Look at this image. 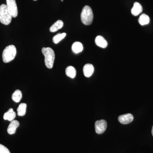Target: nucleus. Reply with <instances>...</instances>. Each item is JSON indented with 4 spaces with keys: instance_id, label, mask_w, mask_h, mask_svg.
I'll return each instance as SVG.
<instances>
[{
    "instance_id": "1",
    "label": "nucleus",
    "mask_w": 153,
    "mask_h": 153,
    "mask_svg": "<svg viewBox=\"0 0 153 153\" xmlns=\"http://www.w3.org/2000/svg\"><path fill=\"white\" fill-rule=\"evenodd\" d=\"M42 52L45 57V63L46 66L49 68L53 67L55 59V54L53 49L50 47H43Z\"/></svg>"
},
{
    "instance_id": "2",
    "label": "nucleus",
    "mask_w": 153,
    "mask_h": 153,
    "mask_svg": "<svg viewBox=\"0 0 153 153\" xmlns=\"http://www.w3.org/2000/svg\"><path fill=\"white\" fill-rule=\"evenodd\" d=\"M94 15L92 9L88 6L83 7L81 13V20L82 24L90 25L93 22Z\"/></svg>"
},
{
    "instance_id": "3",
    "label": "nucleus",
    "mask_w": 153,
    "mask_h": 153,
    "mask_svg": "<svg viewBox=\"0 0 153 153\" xmlns=\"http://www.w3.org/2000/svg\"><path fill=\"white\" fill-rule=\"evenodd\" d=\"M17 51L14 45H11L6 47L3 52L2 59L4 63H8L12 61L16 55Z\"/></svg>"
},
{
    "instance_id": "4",
    "label": "nucleus",
    "mask_w": 153,
    "mask_h": 153,
    "mask_svg": "<svg viewBox=\"0 0 153 153\" xmlns=\"http://www.w3.org/2000/svg\"><path fill=\"white\" fill-rule=\"evenodd\" d=\"M12 16L4 4L0 6V22L5 25H9L12 21Z\"/></svg>"
},
{
    "instance_id": "5",
    "label": "nucleus",
    "mask_w": 153,
    "mask_h": 153,
    "mask_svg": "<svg viewBox=\"0 0 153 153\" xmlns=\"http://www.w3.org/2000/svg\"><path fill=\"white\" fill-rule=\"evenodd\" d=\"M7 7L12 17L16 18L18 16V8L16 0H6Z\"/></svg>"
},
{
    "instance_id": "6",
    "label": "nucleus",
    "mask_w": 153,
    "mask_h": 153,
    "mask_svg": "<svg viewBox=\"0 0 153 153\" xmlns=\"http://www.w3.org/2000/svg\"><path fill=\"white\" fill-rule=\"evenodd\" d=\"M107 126V123L104 120L96 121L95 123L96 132L99 134L103 133L106 130Z\"/></svg>"
},
{
    "instance_id": "7",
    "label": "nucleus",
    "mask_w": 153,
    "mask_h": 153,
    "mask_svg": "<svg viewBox=\"0 0 153 153\" xmlns=\"http://www.w3.org/2000/svg\"><path fill=\"white\" fill-rule=\"evenodd\" d=\"M134 120V116L130 113L121 115L118 117V121L120 123L123 125L128 124L131 123Z\"/></svg>"
},
{
    "instance_id": "8",
    "label": "nucleus",
    "mask_w": 153,
    "mask_h": 153,
    "mask_svg": "<svg viewBox=\"0 0 153 153\" xmlns=\"http://www.w3.org/2000/svg\"><path fill=\"white\" fill-rule=\"evenodd\" d=\"M83 72L84 76L87 77H90L94 72V67L92 64H85L83 67Z\"/></svg>"
},
{
    "instance_id": "9",
    "label": "nucleus",
    "mask_w": 153,
    "mask_h": 153,
    "mask_svg": "<svg viewBox=\"0 0 153 153\" xmlns=\"http://www.w3.org/2000/svg\"><path fill=\"white\" fill-rule=\"evenodd\" d=\"M19 125H20V123L18 121L16 120L12 121L8 127V133L10 134H15L17 128L19 126Z\"/></svg>"
},
{
    "instance_id": "10",
    "label": "nucleus",
    "mask_w": 153,
    "mask_h": 153,
    "mask_svg": "<svg viewBox=\"0 0 153 153\" xmlns=\"http://www.w3.org/2000/svg\"><path fill=\"white\" fill-rule=\"evenodd\" d=\"M143 7L139 3L136 2L134 3L133 7L131 9V13L132 15L135 16H138L142 12Z\"/></svg>"
},
{
    "instance_id": "11",
    "label": "nucleus",
    "mask_w": 153,
    "mask_h": 153,
    "mask_svg": "<svg viewBox=\"0 0 153 153\" xmlns=\"http://www.w3.org/2000/svg\"><path fill=\"white\" fill-rule=\"evenodd\" d=\"M95 43L97 46L102 48H106L108 46V43L106 40L100 36H97L95 39Z\"/></svg>"
},
{
    "instance_id": "12",
    "label": "nucleus",
    "mask_w": 153,
    "mask_h": 153,
    "mask_svg": "<svg viewBox=\"0 0 153 153\" xmlns=\"http://www.w3.org/2000/svg\"><path fill=\"white\" fill-rule=\"evenodd\" d=\"M16 117V113L13 108H10L9 110L4 114V119L5 120H8L10 121L13 120Z\"/></svg>"
},
{
    "instance_id": "13",
    "label": "nucleus",
    "mask_w": 153,
    "mask_h": 153,
    "mask_svg": "<svg viewBox=\"0 0 153 153\" xmlns=\"http://www.w3.org/2000/svg\"><path fill=\"white\" fill-rule=\"evenodd\" d=\"M63 26V22L61 20H58L55 22L53 25L50 27L49 30L52 33H54L57 30L61 29Z\"/></svg>"
},
{
    "instance_id": "14",
    "label": "nucleus",
    "mask_w": 153,
    "mask_h": 153,
    "mask_svg": "<svg viewBox=\"0 0 153 153\" xmlns=\"http://www.w3.org/2000/svg\"><path fill=\"white\" fill-rule=\"evenodd\" d=\"M83 49V46H82V43L79 42H77V41L73 43L72 47H71V49H72V51L75 54H77V53L82 52Z\"/></svg>"
},
{
    "instance_id": "15",
    "label": "nucleus",
    "mask_w": 153,
    "mask_h": 153,
    "mask_svg": "<svg viewBox=\"0 0 153 153\" xmlns=\"http://www.w3.org/2000/svg\"><path fill=\"white\" fill-rule=\"evenodd\" d=\"M150 21L149 17L145 14H142L138 19L139 23L142 26L148 25Z\"/></svg>"
},
{
    "instance_id": "16",
    "label": "nucleus",
    "mask_w": 153,
    "mask_h": 153,
    "mask_svg": "<svg viewBox=\"0 0 153 153\" xmlns=\"http://www.w3.org/2000/svg\"><path fill=\"white\" fill-rule=\"evenodd\" d=\"M66 74L68 77H70V78H74L76 76V69L73 66H68L66 69Z\"/></svg>"
},
{
    "instance_id": "17",
    "label": "nucleus",
    "mask_w": 153,
    "mask_h": 153,
    "mask_svg": "<svg viewBox=\"0 0 153 153\" xmlns=\"http://www.w3.org/2000/svg\"><path fill=\"white\" fill-rule=\"evenodd\" d=\"M27 107V104L25 103H22L19 105V107L17 108L18 115L19 116H23L25 115L26 114Z\"/></svg>"
},
{
    "instance_id": "18",
    "label": "nucleus",
    "mask_w": 153,
    "mask_h": 153,
    "mask_svg": "<svg viewBox=\"0 0 153 153\" xmlns=\"http://www.w3.org/2000/svg\"><path fill=\"white\" fill-rule=\"evenodd\" d=\"M22 91L19 90H16L12 95V99L15 102H19L22 98Z\"/></svg>"
},
{
    "instance_id": "19",
    "label": "nucleus",
    "mask_w": 153,
    "mask_h": 153,
    "mask_svg": "<svg viewBox=\"0 0 153 153\" xmlns=\"http://www.w3.org/2000/svg\"><path fill=\"white\" fill-rule=\"evenodd\" d=\"M66 33H58L53 38V43L57 44L66 37Z\"/></svg>"
},
{
    "instance_id": "20",
    "label": "nucleus",
    "mask_w": 153,
    "mask_h": 153,
    "mask_svg": "<svg viewBox=\"0 0 153 153\" xmlns=\"http://www.w3.org/2000/svg\"><path fill=\"white\" fill-rule=\"evenodd\" d=\"M0 153H10L8 149L0 144Z\"/></svg>"
},
{
    "instance_id": "21",
    "label": "nucleus",
    "mask_w": 153,
    "mask_h": 153,
    "mask_svg": "<svg viewBox=\"0 0 153 153\" xmlns=\"http://www.w3.org/2000/svg\"><path fill=\"white\" fill-rule=\"evenodd\" d=\"M152 136L153 137V126L152 127Z\"/></svg>"
},
{
    "instance_id": "22",
    "label": "nucleus",
    "mask_w": 153,
    "mask_h": 153,
    "mask_svg": "<svg viewBox=\"0 0 153 153\" xmlns=\"http://www.w3.org/2000/svg\"><path fill=\"white\" fill-rule=\"evenodd\" d=\"M61 1H63V0H61Z\"/></svg>"
},
{
    "instance_id": "23",
    "label": "nucleus",
    "mask_w": 153,
    "mask_h": 153,
    "mask_svg": "<svg viewBox=\"0 0 153 153\" xmlns=\"http://www.w3.org/2000/svg\"><path fill=\"white\" fill-rule=\"evenodd\" d=\"M34 1H37V0H34Z\"/></svg>"
}]
</instances>
